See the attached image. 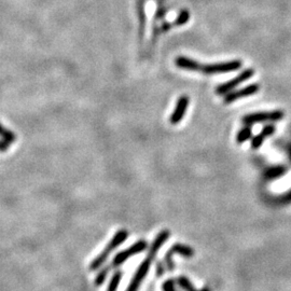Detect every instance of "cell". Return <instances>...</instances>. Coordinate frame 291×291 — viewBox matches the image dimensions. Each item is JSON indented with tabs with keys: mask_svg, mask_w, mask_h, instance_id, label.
I'll list each match as a JSON object with an SVG mask.
<instances>
[{
	"mask_svg": "<svg viewBox=\"0 0 291 291\" xmlns=\"http://www.w3.org/2000/svg\"><path fill=\"white\" fill-rule=\"evenodd\" d=\"M189 103H190V99L188 96L183 95L181 97H179V99L177 101V104H176V107H175V110L172 111V114L169 118V122L171 124L176 125L184 119L185 113H186L188 106H189Z\"/></svg>",
	"mask_w": 291,
	"mask_h": 291,
	"instance_id": "obj_9",
	"label": "cell"
},
{
	"mask_svg": "<svg viewBox=\"0 0 291 291\" xmlns=\"http://www.w3.org/2000/svg\"><path fill=\"white\" fill-rule=\"evenodd\" d=\"M168 238H169V232L167 230H164L159 233V235L157 236L156 240H154V242L151 245L147 257H146V259L141 262V265L138 267L137 271H136V273L131 280L129 287H127L125 291H138L144 277L148 274L151 263L157 257L159 249L163 246V245H164V243L168 240Z\"/></svg>",
	"mask_w": 291,
	"mask_h": 291,
	"instance_id": "obj_1",
	"label": "cell"
},
{
	"mask_svg": "<svg viewBox=\"0 0 291 291\" xmlns=\"http://www.w3.org/2000/svg\"><path fill=\"white\" fill-rule=\"evenodd\" d=\"M251 135H252V130L250 126H246L244 127L243 130H241L238 135H236V142L238 143H243L246 140H248L249 138H251Z\"/></svg>",
	"mask_w": 291,
	"mask_h": 291,
	"instance_id": "obj_13",
	"label": "cell"
},
{
	"mask_svg": "<svg viewBox=\"0 0 291 291\" xmlns=\"http://www.w3.org/2000/svg\"><path fill=\"white\" fill-rule=\"evenodd\" d=\"M242 68V61L234 60L224 63L207 64L202 65L201 71L205 75H217V74H228L230 71H235Z\"/></svg>",
	"mask_w": 291,
	"mask_h": 291,
	"instance_id": "obj_4",
	"label": "cell"
},
{
	"mask_svg": "<svg viewBox=\"0 0 291 291\" xmlns=\"http://www.w3.org/2000/svg\"><path fill=\"white\" fill-rule=\"evenodd\" d=\"M176 283L178 284V286H179L181 289H184L185 291H198V290H196V289L193 287L192 284H191V281H190L187 277H185V276L178 277ZM199 291H211V289H209L208 287H205V288H203L202 290H199Z\"/></svg>",
	"mask_w": 291,
	"mask_h": 291,
	"instance_id": "obj_12",
	"label": "cell"
},
{
	"mask_svg": "<svg viewBox=\"0 0 291 291\" xmlns=\"http://www.w3.org/2000/svg\"><path fill=\"white\" fill-rule=\"evenodd\" d=\"M254 75V70L252 68H248V69H245L244 71H242L239 76H236L235 78H233L232 80L228 81V82H225L223 84H220L216 89V93L222 95V94H226L231 92V91L236 88L238 85H240L241 83L245 82L246 80H249L250 78H252Z\"/></svg>",
	"mask_w": 291,
	"mask_h": 291,
	"instance_id": "obj_7",
	"label": "cell"
},
{
	"mask_svg": "<svg viewBox=\"0 0 291 291\" xmlns=\"http://www.w3.org/2000/svg\"><path fill=\"white\" fill-rule=\"evenodd\" d=\"M175 253L177 254H181V256H184L186 258H191L193 257L194 254V250L191 248L190 246H187V245L184 244H175L172 245L170 247V249L167 251V253L165 254V258H164V266L166 268L167 271H174V262H172V256H174Z\"/></svg>",
	"mask_w": 291,
	"mask_h": 291,
	"instance_id": "obj_6",
	"label": "cell"
},
{
	"mask_svg": "<svg viewBox=\"0 0 291 291\" xmlns=\"http://www.w3.org/2000/svg\"><path fill=\"white\" fill-rule=\"evenodd\" d=\"M164 273H165V266H164V263L160 261V262H158V265H157V275L162 276L163 274H164Z\"/></svg>",
	"mask_w": 291,
	"mask_h": 291,
	"instance_id": "obj_19",
	"label": "cell"
},
{
	"mask_svg": "<svg viewBox=\"0 0 291 291\" xmlns=\"http://www.w3.org/2000/svg\"><path fill=\"white\" fill-rule=\"evenodd\" d=\"M148 247V244L146 241H138V242H136L135 244H133L131 247H129L127 249H124L122 251H120L119 253L117 254V256L113 258L112 262L109 265L108 267H106L105 269L101 270V272L98 273L97 276H96V279H95V285L96 286H101L104 284V281L105 279L107 278V275H108V273L110 272L112 269L114 268H119L120 266H122L123 263L129 259L131 258L132 256H134V254H137V253H140L142 252L144 249H147Z\"/></svg>",
	"mask_w": 291,
	"mask_h": 291,
	"instance_id": "obj_2",
	"label": "cell"
},
{
	"mask_svg": "<svg viewBox=\"0 0 291 291\" xmlns=\"http://www.w3.org/2000/svg\"><path fill=\"white\" fill-rule=\"evenodd\" d=\"M275 130L276 129H275L274 125H267V126L263 127L261 133L257 136H254V137L251 139V148L252 149H259L262 146L263 141H265V139L267 137H269V136H271L275 133Z\"/></svg>",
	"mask_w": 291,
	"mask_h": 291,
	"instance_id": "obj_10",
	"label": "cell"
},
{
	"mask_svg": "<svg viewBox=\"0 0 291 291\" xmlns=\"http://www.w3.org/2000/svg\"><path fill=\"white\" fill-rule=\"evenodd\" d=\"M9 148V143L4 139L0 140V152H6Z\"/></svg>",
	"mask_w": 291,
	"mask_h": 291,
	"instance_id": "obj_20",
	"label": "cell"
},
{
	"mask_svg": "<svg viewBox=\"0 0 291 291\" xmlns=\"http://www.w3.org/2000/svg\"><path fill=\"white\" fill-rule=\"evenodd\" d=\"M190 19V13L187 10L181 11L179 16L177 17V20L175 21V25H184L186 24Z\"/></svg>",
	"mask_w": 291,
	"mask_h": 291,
	"instance_id": "obj_16",
	"label": "cell"
},
{
	"mask_svg": "<svg viewBox=\"0 0 291 291\" xmlns=\"http://www.w3.org/2000/svg\"><path fill=\"white\" fill-rule=\"evenodd\" d=\"M259 90H260V85L257 83H253L248 86H245L239 91H234V92L229 93L224 97V104H231L235 101H238V99L251 96L253 94L258 93Z\"/></svg>",
	"mask_w": 291,
	"mask_h": 291,
	"instance_id": "obj_8",
	"label": "cell"
},
{
	"mask_svg": "<svg viewBox=\"0 0 291 291\" xmlns=\"http://www.w3.org/2000/svg\"><path fill=\"white\" fill-rule=\"evenodd\" d=\"M175 65L179 68L191 70V71H201L202 65L197 61L189 59L186 56H178L175 60Z\"/></svg>",
	"mask_w": 291,
	"mask_h": 291,
	"instance_id": "obj_11",
	"label": "cell"
},
{
	"mask_svg": "<svg viewBox=\"0 0 291 291\" xmlns=\"http://www.w3.org/2000/svg\"><path fill=\"white\" fill-rule=\"evenodd\" d=\"M121 278H122V272L121 271H117L114 274L112 275L110 281H109L107 291H117L118 287H119L120 281H121Z\"/></svg>",
	"mask_w": 291,
	"mask_h": 291,
	"instance_id": "obj_14",
	"label": "cell"
},
{
	"mask_svg": "<svg viewBox=\"0 0 291 291\" xmlns=\"http://www.w3.org/2000/svg\"><path fill=\"white\" fill-rule=\"evenodd\" d=\"M285 169L281 168V167H276L274 169H271V175H269L270 177H277L280 176L281 174H284Z\"/></svg>",
	"mask_w": 291,
	"mask_h": 291,
	"instance_id": "obj_18",
	"label": "cell"
},
{
	"mask_svg": "<svg viewBox=\"0 0 291 291\" xmlns=\"http://www.w3.org/2000/svg\"><path fill=\"white\" fill-rule=\"evenodd\" d=\"M129 236V232H126L125 230H120L115 233V235L113 236V239L108 243V245L106 246V248L98 254V256L92 261L90 266V270L91 271H96L99 268H101L105 261L107 260V258L110 256V253L127 239Z\"/></svg>",
	"mask_w": 291,
	"mask_h": 291,
	"instance_id": "obj_3",
	"label": "cell"
},
{
	"mask_svg": "<svg viewBox=\"0 0 291 291\" xmlns=\"http://www.w3.org/2000/svg\"><path fill=\"white\" fill-rule=\"evenodd\" d=\"M0 136H2V138L9 144L16 140V135L12 133L10 130L6 129V127H4L2 124H0Z\"/></svg>",
	"mask_w": 291,
	"mask_h": 291,
	"instance_id": "obj_15",
	"label": "cell"
},
{
	"mask_svg": "<svg viewBox=\"0 0 291 291\" xmlns=\"http://www.w3.org/2000/svg\"><path fill=\"white\" fill-rule=\"evenodd\" d=\"M163 291H177L176 281L174 279H168L163 284Z\"/></svg>",
	"mask_w": 291,
	"mask_h": 291,
	"instance_id": "obj_17",
	"label": "cell"
},
{
	"mask_svg": "<svg viewBox=\"0 0 291 291\" xmlns=\"http://www.w3.org/2000/svg\"><path fill=\"white\" fill-rule=\"evenodd\" d=\"M285 117V112L281 110H274V111H265V112H257V113H250L245 115L243 118V123L246 125H252L258 122L263 121H279Z\"/></svg>",
	"mask_w": 291,
	"mask_h": 291,
	"instance_id": "obj_5",
	"label": "cell"
}]
</instances>
